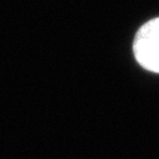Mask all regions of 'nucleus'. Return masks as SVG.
<instances>
[{
	"mask_svg": "<svg viewBox=\"0 0 159 159\" xmlns=\"http://www.w3.org/2000/svg\"><path fill=\"white\" fill-rule=\"evenodd\" d=\"M133 52L144 69L159 73V18L140 26L134 38Z\"/></svg>",
	"mask_w": 159,
	"mask_h": 159,
	"instance_id": "nucleus-1",
	"label": "nucleus"
}]
</instances>
